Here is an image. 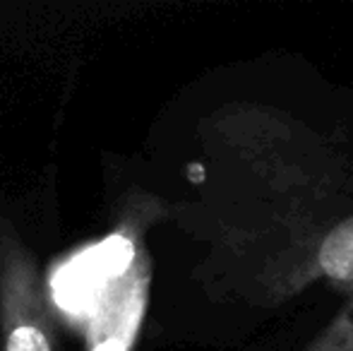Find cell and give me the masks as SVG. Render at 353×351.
<instances>
[{
    "mask_svg": "<svg viewBox=\"0 0 353 351\" xmlns=\"http://www.w3.org/2000/svg\"><path fill=\"white\" fill-rule=\"evenodd\" d=\"M99 279L103 277L94 267L92 255H82L72 265L58 272L56 281H53V296H56L58 305L68 313H84L92 305Z\"/></svg>",
    "mask_w": 353,
    "mask_h": 351,
    "instance_id": "cell-1",
    "label": "cell"
},
{
    "mask_svg": "<svg viewBox=\"0 0 353 351\" xmlns=\"http://www.w3.org/2000/svg\"><path fill=\"white\" fill-rule=\"evenodd\" d=\"M8 351H51V349H48L46 337L37 328L24 325V328H17L10 334Z\"/></svg>",
    "mask_w": 353,
    "mask_h": 351,
    "instance_id": "cell-4",
    "label": "cell"
},
{
    "mask_svg": "<svg viewBox=\"0 0 353 351\" xmlns=\"http://www.w3.org/2000/svg\"><path fill=\"white\" fill-rule=\"evenodd\" d=\"M97 351H125V342L123 339H108Z\"/></svg>",
    "mask_w": 353,
    "mask_h": 351,
    "instance_id": "cell-5",
    "label": "cell"
},
{
    "mask_svg": "<svg viewBox=\"0 0 353 351\" xmlns=\"http://www.w3.org/2000/svg\"><path fill=\"white\" fill-rule=\"evenodd\" d=\"M320 267L327 277L353 281V219L339 224L320 245Z\"/></svg>",
    "mask_w": 353,
    "mask_h": 351,
    "instance_id": "cell-2",
    "label": "cell"
},
{
    "mask_svg": "<svg viewBox=\"0 0 353 351\" xmlns=\"http://www.w3.org/2000/svg\"><path fill=\"white\" fill-rule=\"evenodd\" d=\"M92 263L99 270L101 277H118L128 265L132 263V243L123 236H111L108 241H103L101 245L92 250Z\"/></svg>",
    "mask_w": 353,
    "mask_h": 351,
    "instance_id": "cell-3",
    "label": "cell"
}]
</instances>
